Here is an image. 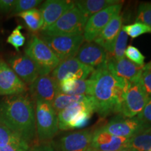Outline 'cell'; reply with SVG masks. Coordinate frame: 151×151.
I'll return each mask as SVG.
<instances>
[{
  "label": "cell",
  "instance_id": "obj_1",
  "mask_svg": "<svg viewBox=\"0 0 151 151\" xmlns=\"http://www.w3.org/2000/svg\"><path fill=\"white\" fill-rule=\"evenodd\" d=\"M89 78L92 81L90 96L94 100L98 116L105 118L111 114H120L129 81L111 73L106 61L94 69Z\"/></svg>",
  "mask_w": 151,
  "mask_h": 151
},
{
  "label": "cell",
  "instance_id": "obj_2",
  "mask_svg": "<svg viewBox=\"0 0 151 151\" xmlns=\"http://www.w3.org/2000/svg\"><path fill=\"white\" fill-rule=\"evenodd\" d=\"M0 123L30 146L37 141L35 104L29 94L7 96L0 99Z\"/></svg>",
  "mask_w": 151,
  "mask_h": 151
},
{
  "label": "cell",
  "instance_id": "obj_3",
  "mask_svg": "<svg viewBox=\"0 0 151 151\" xmlns=\"http://www.w3.org/2000/svg\"><path fill=\"white\" fill-rule=\"evenodd\" d=\"M95 112L94 101L73 104L58 113L59 129L67 131L86 127Z\"/></svg>",
  "mask_w": 151,
  "mask_h": 151
},
{
  "label": "cell",
  "instance_id": "obj_4",
  "mask_svg": "<svg viewBox=\"0 0 151 151\" xmlns=\"http://www.w3.org/2000/svg\"><path fill=\"white\" fill-rule=\"evenodd\" d=\"M24 54L34 62L39 76L49 75L60 64L52 50L37 35H33L24 48Z\"/></svg>",
  "mask_w": 151,
  "mask_h": 151
},
{
  "label": "cell",
  "instance_id": "obj_5",
  "mask_svg": "<svg viewBox=\"0 0 151 151\" xmlns=\"http://www.w3.org/2000/svg\"><path fill=\"white\" fill-rule=\"evenodd\" d=\"M35 104L37 143L51 142L59 130L58 113L46 101L38 100Z\"/></svg>",
  "mask_w": 151,
  "mask_h": 151
},
{
  "label": "cell",
  "instance_id": "obj_6",
  "mask_svg": "<svg viewBox=\"0 0 151 151\" xmlns=\"http://www.w3.org/2000/svg\"><path fill=\"white\" fill-rule=\"evenodd\" d=\"M88 17L78 8L73 6L65 13L57 21L46 29L41 31V35L60 36L83 35Z\"/></svg>",
  "mask_w": 151,
  "mask_h": 151
},
{
  "label": "cell",
  "instance_id": "obj_7",
  "mask_svg": "<svg viewBox=\"0 0 151 151\" xmlns=\"http://www.w3.org/2000/svg\"><path fill=\"white\" fill-rule=\"evenodd\" d=\"M39 38L52 50L60 61L75 58L84 43L83 35L44 36Z\"/></svg>",
  "mask_w": 151,
  "mask_h": 151
},
{
  "label": "cell",
  "instance_id": "obj_8",
  "mask_svg": "<svg viewBox=\"0 0 151 151\" xmlns=\"http://www.w3.org/2000/svg\"><path fill=\"white\" fill-rule=\"evenodd\" d=\"M150 125L151 124L143 121L137 116L126 118L119 114L100 127L116 137L129 139Z\"/></svg>",
  "mask_w": 151,
  "mask_h": 151
},
{
  "label": "cell",
  "instance_id": "obj_9",
  "mask_svg": "<svg viewBox=\"0 0 151 151\" xmlns=\"http://www.w3.org/2000/svg\"><path fill=\"white\" fill-rule=\"evenodd\" d=\"M150 97L141 84L140 78L131 81L120 115L126 118L137 116L143 111Z\"/></svg>",
  "mask_w": 151,
  "mask_h": 151
},
{
  "label": "cell",
  "instance_id": "obj_10",
  "mask_svg": "<svg viewBox=\"0 0 151 151\" xmlns=\"http://www.w3.org/2000/svg\"><path fill=\"white\" fill-rule=\"evenodd\" d=\"M93 132L90 128L69 132L51 143L55 151H87L91 146Z\"/></svg>",
  "mask_w": 151,
  "mask_h": 151
},
{
  "label": "cell",
  "instance_id": "obj_11",
  "mask_svg": "<svg viewBox=\"0 0 151 151\" xmlns=\"http://www.w3.org/2000/svg\"><path fill=\"white\" fill-rule=\"evenodd\" d=\"M122 5L123 2L111 6L90 16L84 29V40L86 42H93L109 22L120 14Z\"/></svg>",
  "mask_w": 151,
  "mask_h": 151
},
{
  "label": "cell",
  "instance_id": "obj_12",
  "mask_svg": "<svg viewBox=\"0 0 151 151\" xmlns=\"http://www.w3.org/2000/svg\"><path fill=\"white\" fill-rule=\"evenodd\" d=\"M94 69L79 62L73 58L61 61L55 69L52 71L51 76L59 83L67 78L86 80L92 74Z\"/></svg>",
  "mask_w": 151,
  "mask_h": 151
},
{
  "label": "cell",
  "instance_id": "obj_13",
  "mask_svg": "<svg viewBox=\"0 0 151 151\" xmlns=\"http://www.w3.org/2000/svg\"><path fill=\"white\" fill-rule=\"evenodd\" d=\"M28 86L13 71L6 62L0 58V96L25 94Z\"/></svg>",
  "mask_w": 151,
  "mask_h": 151
},
{
  "label": "cell",
  "instance_id": "obj_14",
  "mask_svg": "<svg viewBox=\"0 0 151 151\" xmlns=\"http://www.w3.org/2000/svg\"><path fill=\"white\" fill-rule=\"evenodd\" d=\"M28 92L34 102L39 100L52 104L60 92L59 83L50 74L39 76L28 87Z\"/></svg>",
  "mask_w": 151,
  "mask_h": 151
},
{
  "label": "cell",
  "instance_id": "obj_15",
  "mask_svg": "<svg viewBox=\"0 0 151 151\" xmlns=\"http://www.w3.org/2000/svg\"><path fill=\"white\" fill-rule=\"evenodd\" d=\"M7 63L16 75L28 87L39 76L35 64L25 54L11 56L8 60Z\"/></svg>",
  "mask_w": 151,
  "mask_h": 151
},
{
  "label": "cell",
  "instance_id": "obj_16",
  "mask_svg": "<svg viewBox=\"0 0 151 151\" xmlns=\"http://www.w3.org/2000/svg\"><path fill=\"white\" fill-rule=\"evenodd\" d=\"M75 6L74 1L47 0L41 5L40 11L43 18L42 31L55 23L65 13Z\"/></svg>",
  "mask_w": 151,
  "mask_h": 151
},
{
  "label": "cell",
  "instance_id": "obj_17",
  "mask_svg": "<svg viewBox=\"0 0 151 151\" xmlns=\"http://www.w3.org/2000/svg\"><path fill=\"white\" fill-rule=\"evenodd\" d=\"M106 65L109 71L113 75L129 82L140 78L143 68V67L135 65L125 58L117 60L109 55L106 60Z\"/></svg>",
  "mask_w": 151,
  "mask_h": 151
},
{
  "label": "cell",
  "instance_id": "obj_18",
  "mask_svg": "<svg viewBox=\"0 0 151 151\" xmlns=\"http://www.w3.org/2000/svg\"><path fill=\"white\" fill-rule=\"evenodd\" d=\"M128 139L111 134L99 127L93 132L90 148L100 151H118L127 147Z\"/></svg>",
  "mask_w": 151,
  "mask_h": 151
},
{
  "label": "cell",
  "instance_id": "obj_19",
  "mask_svg": "<svg viewBox=\"0 0 151 151\" xmlns=\"http://www.w3.org/2000/svg\"><path fill=\"white\" fill-rule=\"evenodd\" d=\"M122 27V16L118 15L114 17L104 28L94 42L105 50L109 55L112 54L117 37Z\"/></svg>",
  "mask_w": 151,
  "mask_h": 151
},
{
  "label": "cell",
  "instance_id": "obj_20",
  "mask_svg": "<svg viewBox=\"0 0 151 151\" xmlns=\"http://www.w3.org/2000/svg\"><path fill=\"white\" fill-rule=\"evenodd\" d=\"M108 53L94 42L83 43L79 48L75 58L87 66L97 67L106 61Z\"/></svg>",
  "mask_w": 151,
  "mask_h": 151
},
{
  "label": "cell",
  "instance_id": "obj_21",
  "mask_svg": "<svg viewBox=\"0 0 151 151\" xmlns=\"http://www.w3.org/2000/svg\"><path fill=\"white\" fill-rule=\"evenodd\" d=\"M59 90L61 93L69 95H91L92 81L90 78L86 80L67 78L59 83Z\"/></svg>",
  "mask_w": 151,
  "mask_h": 151
},
{
  "label": "cell",
  "instance_id": "obj_22",
  "mask_svg": "<svg viewBox=\"0 0 151 151\" xmlns=\"http://www.w3.org/2000/svg\"><path fill=\"white\" fill-rule=\"evenodd\" d=\"M119 0H78L74 1L75 6L88 18L107 7L122 3Z\"/></svg>",
  "mask_w": 151,
  "mask_h": 151
},
{
  "label": "cell",
  "instance_id": "obj_23",
  "mask_svg": "<svg viewBox=\"0 0 151 151\" xmlns=\"http://www.w3.org/2000/svg\"><path fill=\"white\" fill-rule=\"evenodd\" d=\"M92 101H94L93 97L90 95H69L59 92L51 104L56 112L58 113L73 104L90 102Z\"/></svg>",
  "mask_w": 151,
  "mask_h": 151
},
{
  "label": "cell",
  "instance_id": "obj_24",
  "mask_svg": "<svg viewBox=\"0 0 151 151\" xmlns=\"http://www.w3.org/2000/svg\"><path fill=\"white\" fill-rule=\"evenodd\" d=\"M127 147L134 151H148L151 148V125L128 139Z\"/></svg>",
  "mask_w": 151,
  "mask_h": 151
},
{
  "label": "cell",
  "instance_id": "obj_25",
  "mask_svg": "<svg viewBox=\"0 0 151 151\" xmlns=\"http://www.w3.org/2000/svg\"><path fill=\"white\" fill-rule=\"evenodd\" d=\"M17 16L21 18L30 31L34 33L41 31L43 26V18L40 9H33L20 13Z\"/></svg>",
  "mask_w": 151,
  "mask_h": 151
},
{
  "label": "cell",
  "instance_id": "obj_26",
  "mask_svg": "<svg viewBox=\"0 0 151 151\" xmlns=\"http://www.w3.org/2000/svg\"><path fill=\"white\" fill-rule=\"evenodd\" d=\"M21 137L13 132L8 127L0 123V148L24 142ZM26 142V141H25Z\"/></svg>",
  "mask_w": 151,
  "mask_h": 151
},
{
  "label": "cell",
  "instance_id": "obj_27",
  "mask_svg": "<svg viewBox=\"0 0 151 151\" xmlns=\"http://www.w3.org/2000/svg\"><path fill=\"white\" fill-rule=\"evenodd\" d=\"M128 41V35L123 30H120V33L117 37V39L115 43L114 48L111 57L114 58L115 60H119L124 58V52L127 48V43Z\"/></svg>",
  "mask_w": 151,
  "mask_h": 151
},
{
  "label": "cell",
  "instance_id": "obj_28",
  "mask_svg": "<svg viewBox=\"0 0 151 151\" xmlns=\"http://www.w3.org/2000/svg\"><path fill=\"white\" fill-rule=\"evenodd\" d=\"M122 29L127 34L128 37H130L132 39L139 37L143 34L151 33V29L148 26L139 22L127 25H122Z\"/></svg>",
  "mask_w": 151,
  "mask_h": 151
},
{
  "label": "cell",
  "instance_id": "obj_29",
  "mask_svg": "<svg viewBox=\"0 0 151 151\" xmlns=\"http://www.w3.org/2000/svg\"><path fill=\"white\" fill-rule=\"evenodd\" d=\"M22 28L23 27L22 25L17 26L6 39L7 43L14 47L17 52L20 51V48L23 46L25 43V37L21 32Z\"/></svg>",
  "mask_w": 151,
  "mask_h": 151
},
{
  "label": "cell",
  "instance_id": "obj_30",
  "mask_svg": "<svg viewBox=\"0 0 151 151\" xmlns=\"http://www.w3.org/2000/svg\"><path fill=\"white\" fill-rule=\"evenodd\" d=\"M136 21L148 26L151 29V3H141L137 9Z\"/></svg>",
  "mask_w": 151,
  "mask_h": 151
},
{
  "label": "cell",
  "instance_id": "obj_31",
  "mask_svg": "<svg viewBox=\"0 0 151 151\" xmlns=\"http://www.w3.org/2000/svg\"><path fill=\"white\" fill-rule=\"evenodd\" d=\"M42 2L40 0H16L14 7L11 11V14L18 15L20 13L36 9L38 5Z\"/></svg>",
  "mask_w": 151,
  "mask_h": 151
},
{
  "label": "cell",
  "instance_id": "obj_32",
  "mask_svg": "<svg viewBox=\"0 0 151 151\" xmlns=\"http://www.w3.org/2000/svg\"><path fill=\"white\" fill-rule=\"evenodd\" d=\"M124 55L127 57V59L134 63L135 65L141 66V67H143L145 65L144 55L135 46H132V45L127 46L125 52H124Z\"/></svg>",
  "mask_w": 151,
  "mask_h": 151
},
{
  "label": "cell",
  "instance_id": "obj_33",
  "mask_svg": "<svg viewBox=\"0 0 151 151\" xmlns=\"http://www.w3.org/2000/svg\"><path fill=\"white\" fill-rule=\"evenodd\" d=\"M140 81L147 94L151 97V67L150 66L147 65L143 66Z\"/></svg>",
  "mask_w": 151,
  "mask_h": 151
},
{
  "label": "cell",
  "instance_id": "obj_34",
  "mask_svg": "<svg viewBox=\"0 0 151 151\" xmlns=\"http://www.w3.org/2000/svg\"><path fill=\"white\" fill-rule=\"evenodd\" d=\"M31 146L27 142H22L17 144L9 145V146L0 148V151H30Z\"/></svg>",
  "mask_w": 151,
  "mask_h": 151
},
{
  "label": "cell",
  "instance_id": "obj_35",
  "mask_svg": "<svg viewBox=\"0 0 151 151\" xmlns=\"http://www.w3.org/2000/svg\"><path fill=\"white\" fill-rule=\"evenodd\" d=\"M137 117L143 121L151 124V97H150L143 111L138 115Z\"/></svg>",
  "mask_w": 151,
  "mask_h": 151
},
{
  "label": "cell",
  "instance_id": "obj_36",
  "mask_svg": "<svg viewBox=\"0 0 151 151\" xmlns=\"http://www.w3.org/2000/svg\"><path fill=\"white\" fill-rule=\"evenodd\" d=\"M30 151H55L51 142L37 143L30 148Z\"/></svg>",
  "mask_w": 151,
  "mask_h": 151
},
{
  "label": "cell",
  "instance_id": "obj_37",
  "mask_svg": "<svg viewBox=\"0 0 151 151\" xmlns=\"http://www.w3.org/2000/svg\"><path fill=\"white\" fill-rule=\"evenodd\" d=\"M16 0H0V12L4 14L11 13Z\"/></svg>",
  "mask_w": 151,
  "mask_h": 151
},
{
  "label": "cell",
  "instance_id": "obj_38",
  "mask_svg": "<svg viewBox=\"0 0 151 151\" xmlns=\"http://www.w3.org/2000/svg\"><path fill=\"white\" fill-rule=\"evenodd\" d=\"M118 151H134L132 149L128 148V147H124V148H122Z\"/></svg>",
  "mask_w": 151,
  "mask_h": 151
},
{
  "label": "cell",
  "instance_id": "obj_39",
  "mask_svg": "<svg viewBox=\"0 0 151 151\" xmlns=\"http://www.w3.org/2000/svg\"><path fill=\"white\" fill-rule=\"evenodd\" d=\"M87 151H100V150H96V149H94V148H90L88 149Z\"/></svg>",
  "mask_w": 151,
  "mask_h": 151
},
{
  "label": "cell",
  "instance_id": "obj_40",
  "mask_svg": "<svg viewBox=\"0 0 151 151\" xmlns=\"http://www.w3.org/2000/svg\"><path fill=\"white\" fill-rule=\"evenodd\" d=\"M146 65H148V66H150V67H151V61L149 62L148 64H146Z\"/></svg>",
  "mask_w": 151,
  "mask_h": 151
},
{
  "label": "cell",
  "instance_id": "obj_41",
  "mask_svg": "<svg viewBox=\"0 0 151 151\" xmlns=\"http://www.w3.org/2000/svg\"><path fill=\"white\" fill-rule=\"evenodd\" d=\"M148 151H151V148H150V150H148Z\"/></svg>",
  "mask_w": 151,
  "mask_h": 151
}]
</instances>
